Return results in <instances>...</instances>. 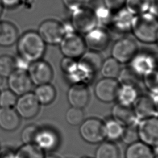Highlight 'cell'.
<instances>
[{
    "label": "cell",
    "mask_w": 158,
    "mask_h": 158,
    "mask_svg": "<svg viewBox=\"0 0 158 158\" xmlns=\"http://www.w3.org/2000/svg\"><path fill=\"white\" fill-rule=\"evenodd\" d=\"M155 72H156V74H157V77H158V65H157V68H156Z\"/></svg>",
    "instance_id": "obj_44"
},
{
    "label": "cell",
    "mask_w": 158,
    "mask_h": 158,
    "mask_svg": "<svg viewBox=\"0 0 158 158\" xmlns=\"http://www.w3.org/2000/svg\"><path fill=\"white\" fill-rule=\"evenodd\" d=\"M126 0H103L104 4L113 12L125 7Z\"/></svg>",
    "instance_id": "obj_38"
},
{
    "label": "cell",
    "mask_w": 158,
    "mask_h": 158,
    "mask_svg": "<svg viewBox=\"0 0 158 158\" xmlns=\"http://www.w3.org/2000/svg\"><path fill=\"white\" fill-rule=\"evenodd\" d=\"M112 114V118L123 127L133 125L138 122H137L138 120L131 106H125L118 102L113 107Z\"/></svg>",
    "instance_id": "obj_18"
},
{
    "label": "cell",
    "mask_w": 158,
    "mask_h": 158,
    "mask_svg": "<svg viewBox=\"0 0 158 158\" xmlns=\"http://www.w3.org/2000/svg\"><path fill=\"white\" fill-rule=\"evenodd\" d=\"M125 7L134 15L147 12L158 14V0H126Z\"/></svg>",
    "instance_id": "obj_19"
},
{
    "label": "cell",
    "mask_w": 158,
    "mask_h": 158,
    "mask_svg": "<svg viewBox=\"0 0 158 158\" xmlns=\"http://www.w3.org/2000/svg\"><path fill=\"white\" fill-rule=\"evenodd\" d=\"M78 63L83 66L92 75L100 71L103 60L99 52L89 50L79 58Z\"/></svg>",
    "instance_id": "obj_20"
},
{
    "label": "cell",
    "mask_w": 158,
    "mask_h": 158,
    "mask_svg": "<svg viewBox=\"0 0 158 158\" xmlns=\"http://www.w3.org/2000/svg\"><path fill=\"white\" fill-rule=\"evenodd\" d=\"M15 158H44V155L40 147L26 144L18 151Z\"/></svg>",
    "instance_id": "obj_32"
},
{
    "label": "cell",
    "mask_w": 158,
    "mask_h": 158,
    "mask_svg": "<svg viewBox=\"0 0 158 158\" xmlns=\"http://www.w3.org/2000/svg\"><path fill=\"white\" fill-rule=\"evenodd\" d=\"M67 122L72 126L80 125L84 120V112L82 109L71 107L65 113Z\"/></svg>",
    "instance_id": "obj_34"
},
{
    "label": "cell",
    "mask_w": 158,
    "mask_h": 158,
    "mask_svg": "<svg viewBox=\"0 0 158 158\" xmlns=\"http://www.w3.org/2000/svg\"><path fill=\"white\" fill-rule=\"evenodd\" d=\"M39 132L38 128L35 125H28L26 127L22 132L21 138L25 144H32L36 141V139Z\"/></svg>",
    "instance_id": "obj_37"
},
{
    "label": "cell",
    "mask_w": 158,
    "mask_h": 158,
    "mask_svg": "<svg viewBox=\"0 0 158 158\" xmlns=\"http://www.w3.org/2000/svg\"><path fill=\"white\" fill-rule=\"evenodd\" d=\"M118 81L120 84H128L138 88L142 77L135 73L130 67L121 69L118 76Z\"/></svg>",
    "instance_id": "obj_31"
},
{
    "label": "cell",
    "mask_w": 158,
    "mask_h": 158,
    "mask_svg": "<svg viewBox=\"0 0 158 158\" xmlns=\"http://www.w3.org/2000/svg\"><path fill=\"white\" fill-rule=\"evenodd\" d=\"M33 94L40 104L48 105L54 101L56 91L52 85L46 83L36 86Z\"/></svg>",
    "instance_id": "obj_25"
},
{
    "label": "cell",
    "mask_w": 158,
    "mask_h": 158,
    "mask_svg": "<svg viewBox=\"0 0 158 158\" xmlns=\"http://www.w3.org/2000/svg\"><path fill=\"white\" fill-rule=\"evenodd\" d=\"M79 133L81 138L88 143H102L106 138L104 123L98 118H87L80 125Z\"/></svg>",
    "instance_id": "obj_4"
},
{
    "label": "cell",
    "mask_w": 158,
    "mask_h": 158,
    "mask_svg": "<svg viewBox=\"0 0 158 158\" xmlns=\"http://www.w3.org/2000/svg\"><path fill=\"white\" fill-rule=\"evenodd\" d=\"M129 63V67L142 78L153 72L158 65L156 58L148 52H138Z\"/></svg>",
    "instance_id": "obj_9"
},
{
    "label": "cell",
    "mask_w": 158,
    "mask_h": 158,
    "mask_svg": "<svg viewBox=\"0 0 158 158\" xmlns=\"http://www.w3.org/2000/svg\"><path fill=\"white\" fill-rule=\"evenodd\" d=\"M17 99V96L9 89L0 91V107H12Z\"/></svg>",
    "instance_id": "obj_36"
},
{
    "label": "cell",
    "mask_w": 158,
    "mask_h": 158,
    "mask_svg": "<svg viewBox=\"0 0 158 158\" xmlns=\"http://www.w3.org/2000/svg\"><path fill=\"white\" fill-rule=\"evenodd\" d=\"M46 158H59V157H56L55 156H48Z\"/></svg>",
    "instance_id": "obj_43"
},
{
    "label": "cell",
    "mask_w": 158,
    "mask_h": 158,
    "mask_svg": "<svg viewBox=\"0 0 158 158\" xmlns=\"http://www.w3.org/2000/svg\"><path fill=\"white\" fill-rule=\"evenodd\" d=\"M3 8H4V6H2V3H1V1H0V16H1V14H2V12Z\"/></svg>",
    "instance_id": "obj_42"
},
{
    "label": "cell",
    "mask_w": 158,
    "mask_h": 158,
    "mask_svg": "<svg viewBox=\"0 0 158 158\" xmlns=\"http://www.w3.org/2000/svg\"><path fill=\"white\" fill-rule=\"evenodd\" d=\"M138 96V87L131 85L120 84L117 96L118 103L132 106Z\"/></svg>",
    "instance_id": "obj_24"
},
{
    "label": "cell",
    "mask_w": 158,
    "mask_h": 158,
    "mask_svg": "<svg viewBox=\"0 0 158 158\" xmlns=\"http://www.w3.org/2000/svg\"><path fill=\"white\" fill-rule=\"evenodd\" d=\"M95 158H120V149L113 141H102L96 150Z\"/></svg>",
    "instance_id": "obj_26"
},
{
    "label": "cell",
    "mask_w": 158,
    "mask_h": 158,
    "mask_svg": "<svg viewBox=\"0 0 158 158\" xmlns=\"http://www.w3.org/2000/svg\"><path fill=\"white\" fill-rule=\"evenodd\" d=\"M156 43H157L158 44V35H157V40H156Z\"/></svg>",
    "instance_id": "obj_45"
},
{
    "label": "cell",
    "mask_w": 158,
    "mask_h": 158,
    "mask_svg": "<svg viewBox=\"0 0 158 158\" xmlns=\"http://www.w3.org/2000/svg\"><path fill=\"white\" fill-rule=\"evenodd\" d=\"M155 158H158V157H155Z\"/></svg>",
    "instance_id": "obj_47"
},
{
    "label": "cell",
    "mask_w": 158,
    "mask_h": 158,
    "mask_svg": "<svg viewBox=\"0 0 158 158\" xmlns=\"http://www.w3.org/2000/svg\"><path fill=\"white\" fill-rule=\"evenodd\" d=\"M59 44L64 57L75 59L80 58L86 48L84 38L76 31L65 34Z\"/></svg>",
    "instance_id": "obj_5"
},
{
    "label": "cell",
    "mask_w": 158,
    "mask_h": 158,
    "mask_svg": "<svg viewBox=\"0 0 158 158\" xmlns=\"http://www.w3.org/2000/svg\"><path fill=\"white\" fill-rule=\"evenodd\" d=\"M65 7L70 12L84 6L85 0H62Z\"/></svg>",
    "instance_id": "obj_40"
},
{
    "label": "cell",
    "mask_w": 158,
    "mask_h": 158,
    "mask_svg": "<svg viewBox=\"0 0 158 158\" xmlns=\"http://www.w3.org/2000/svg\"><path fill=\"white\" fill-rule=\"evenodd\" d=\"M15 70L14 57L8 55L0 56V77L7 78Z\"/></svg>",
    "instance_id": "obj_33"
},
{
    "label": "cell",
    "mask_w": 158,
    "mask_h": 158,
    "mask_svg": "<svg viewBox=\"0 0 158 158\" xmlns=\"http://www.w3.org/2000/svg\"><path fill=\"white\" fill-rule=\"evenodd\" d=\"M67 99L72 107H85L89 99V92L86 85L73 84L68 91Z\"/></svg>",
    "instance_id": "obj_16"
},
{
    "label": "cell",
    "mask_w": 158,
    "mask_h": 158,
    "mask_svg": "<svg viewBox=\"0 0 158 158\" xmlns=\"http://www.w3.org/2000/svg\"><path fill=\"white\" fill-rule=\"evenodd\" d=\"M135 15L125 7L114 12L110 26L118 33H127L131 31Z\"/></svg>",
    "instance_id": "obj_17"
},
{
    "label": "cell",
    "mask_w": 158,
    "mask_h": 158,
    "mask_svg": "<svg viewBox=\"0 0 158 158\" xmlns=\"http://www.w3.org/2000/svg\"><path fill=\"white\" fill-rule=\"evenodd\" d=\"M20 124V116L12 107H0V127L6 131L15 130Z\"/></svg>",
    "instance_id": "obj_22"
},
{
    "label": "cell",
    "mask_w": 158,
    "mask_h": 158,
    "mask_svg": "<svg viewBox=\"0 0 158 158\" xmlns=\"http://www.w3.org/2000/svg\"><path fill=\"white\" fill-rule=\"evenodd\" d=\"M137 124L138 123L124 127V130L121 137V139L125 144L130 145L138 141H139Z\"/></svg>",
    "instance_id": "obj_35"
},
{
    "label": "cell",
    "mask_w": 158,
    "mask_h": 158,
    "mask_svg": "<svg viewBox=\"0 0 158 158\" xmlns=\"http://www.w3.org/2000/svg\"><path fill=\"white\" fill-rule=\"evenodd\" d=\"M18 55L33 62L41 59L46 51V43L36 31H28L17 41Z\"/></svg>",
    "instance_id": "obj_2"
},
{
    "label": "cell",
    "mask_w": 158,
    "mask_h": 158,
    "mask_svg": "<svg viewBox=\"0 0 158 158\" xmlns=\"http://www.w3.org/2000/svg\"><path fill=\"white\" fill-rule=\"evenodd\" d=\"M120 83L115 78H103L94 86L96 98L104 102H111L117 99Z\"/></svg>",
    "instance_id": "obj_13"
},
{
    "label": "cell",
    "mask_w": 158,
    "mask_h": 158,
    "mask_svg": "<svg viewBox=\"0 0 158 158\" xmlns=\"http://www.w3.org/2000/svg\"><path fill=\"white\" fill-rule=\"evenodd\" d=\"M92 9L97 19L98 24L104 26L110 25L114 12L108 9L104 3L99 4L95 8Z\"/></svg>",
    "instance_id": "obj_30"
},
{
    "label": "cell",
    "mask_w": 158,
    "mask_h": 158,
    "mask_svg": "<svg viewBox=\"0 0 158 158\" xmlns=\"http://www.w3.org/2000/svg\"><path fill=\"white\" fill-rule=\"evenodd\" d=\"M137 128L139 141L152 148L158 146V115L139 120Z\"/></svg>",
    "instance_id": "obj_6"
},
{
    "label": "cell",
    "mask_w": 158,
    "mask_h": 158,
    "mask_svg": "<svg viewBox=\"0 0 158 158\" xmlns=\"http://www.w3.org/2000/svg\"><path fill=\"white\" fill-rule=\"evenodd\" d=\"M18 39V30L14 24L7 21L0 22V46H11Z\"/></svg>",
    "instance_id": "obj_21"
},
{
    "label": "cell",
    "mask_w": 158,
    "mask_h": 158,
    "mask_svg": "<svg viewBox=\"0 0 158 158\" xmlns=\"http://www.w3.org/2000/svg\"><path fill=\"white\" fill-rule=\"evenodd\" d=\"M85 35L83 38L86 48L99 52L104 50L110 41V36L108 31L98 25Z\"/></svg>",
    "instance_id": "obj_10"
},
{
    "label": "cell",
    "mask_w": 158,
    "mask_h": 158,
    "mask_svg": "<svg viewBox=\"0 0 158 158\" xmlns=\"http://www.w3.org/2000/svg\"><path fill=\"white\" fill-rule=\"evenodd\" d=\"M33 85L49 83L53 78V70L49 63L41 59L31 63L27 71Z\"/></svg>",
    "instance_id": "obj_11"
},
{
    "label": "cell",
    "mask_w": 158,
    "mask_h": 158,
    "mask_svg": "<svg viewBox=\"0 0 158 158\" xmlns=\"http://www.w3.org/2000/svg\"><path fill=\"white\" fill-rule=\"evenodd\" d=\"M131 31L142 43H156L158 35V15L147 12L135 15Z\"/></svg>",
    "instance_id": "obj_1"
},
{
    "label": "cell",
    "mask_w": 158,
    "mask_h": 158,
    "mask_svg": "<svg viewBox=\"0 0 158 158\" xmlns=\"http://www.w3.org/2000/svg\"><path fill=\"white\" fill-rule=\"evenodd\" d=\"M0 1L4 7L11 8L17 6L19 4L20 0H0Z\"/></svg>",
    "instance_id": "obj_41"
},
{
    "label": "cell",
    "mask_w": 158,
    "mask_h": 158,
    "mask_svg": "<svg viewBox=\"0 0 158 158\" xmlns=\"http://www.w3.org/2000/svg\"><path fill=\"white\" fill-rule=\"evenodd\" d=\"M36 141L39 143L40 147L45 149H52L58 143V136L52 130L49 129L39 130Z\"/></svg>",
    "instance_id": "obj_27"
},
{
    "label": "cell",
    "mask_w": 158,
    "mask_h": 158,
    "mask_svg": "<svg viewBox=\"0 0 158 158\" xmlns=\"http://www.w3.org/2000/svg\"><path fill=\"white\" fill-rule=\"evenodd\" d=\"M138 120L158 115V110L152 98L149 96H139L133 104Z\"/></svg>",
    "instance_id": "obj_15"
},
{
    "label": "cell",
    "mask_w": 158,
    "mask_h": 158,
    "mask_svg": "<svg viewBox=\"0 0 158 158\" xmlns=\"http://www.w3.org/2000/svg\"><path fill=\"white\" fill-rule=\"evenodd\" d=\"M138 52V48L136 43L127 37L117 40L111 49L112 57L120 64L129 63Z\"/></svg>",
    "instance_id": "obj_7"
},
{
    "label": "cell",
    "mask_w": 158,
    "mask_h": 158,
    "mask_svg": "<svg viewBox=\"0 0 158 158\" xmlns=\"http://www.w3.org/2000/svg\"><path fill=\"white\" fill-rule=\"evenodd\" d=\"M40 105L33 93L28 92L19 96L14 106L20 117L28 119L38 114Z\"/></svg>",
    "instance_id": "obj_12"
},
{
    "label": "cell",
    "mask_w": 158,
    "mask_h": 158,
    "mask_svg": "<svg viewBox=\"0 0 158 158\" xmlns=\"http://www.w3.org/2000/svg\"><path fill=\"white\" fill-rule=\"evenodd\" d=\"M70 22L78 33H86L98 25L91 7L83 6L71 12Z\"/></svg>",
    "instance_id": "obj_3"
},
{
    "label": "cell",
    "mask_w": 158,
    "mask_h": 158,
    "mask_svg": "<svg viewBox=\"0 0 158 158\" xmlns=\"http://www.w3.org/2000/svg\"><path fill=\"white\" fill-rule=\"evenodd\" d=\"M37 33L46 44H59L65 35L62 23L54 19L43 21Z\"/></svg>",
    "instance_id": "obj_8"
},
{
    "label": "cell",
    "mask_w": 158,
    "mask_h": 158,
    "mask_svg": "<svg viewBox=\"0 0 158 158\" xmlns=\"http://www.w3.org/2000/svg\"><path fill=\"white\" fill-rule=\"evenodd\" d=\"M83 158H90V157H83Z\"/></svg>",
    "instance_id": "obj_46"
},
{
    "label": "cell",
    "mask_w": 158,
    "mask_h": 158,
    "mask_svg": "<svg viewBox=\"0 0 158 158\" xmlns=\"http://www.w3.org/2000/svg\"><path fill=\"white\" fill-rule=\"evenodd\" d=\"M125 158H155L153 148L141 141L128 145Z\"/></svg>",
    "instance_id": "obj_23"
},
{
    "label": "cell",
    "mask_w": 158,
    "mask_h": 158,
    "mask_svg": "<svg viewBox=\"0 0 158 158\" xmlns=\"http://www.w3.org/2000/svg\"><path fill=\"white\" fill-rule=\"evenodd\" d=\"M121 69L120 63L112 57L103 60L100 72L104 78L115 79L118 77Z\"/></svg>",
    "instance_id": "obj_28"
},
{
    "label": "cell",
    "mask_w": 158,
    "mask_h": 158,
    "mask_svg": "<svg viewBox=\"0 0 158 158\" xmlns=\"http://www.w3.org/2000/svg\"><path fill=\"white\" fill-rule=\"evenodd\" d=\"M14 59V64L15 68L16 70H23V71H28L29 67L31 62H29L27 59L18 55Z\"/></svg>",
    "instance_id": "obj_39"
},
{
    "label": "cell",
    "mask_w": 158,
    "mask_h": 158,
    "mask_svg": "<svg viewBox=\"0 0 158 158\" xmlns=\"http://www.w3.org/2000/svg\"><path fill=\"white\" fill-rule=\"evenodd\" d=\"M104 123L106 138L110 141L121 139L125 127L113 118L109 119Z\"/></svg>",
    "instance_id": "obj_29"
},
{
    "label": "cell",
    "mask_w": 158,
    "mask_h": 158,
    "mask_svg": "<svg viewBox=\"0 0 158 158\" xmlns=\"http://www.w3.org/2000/svg\"><path fill=\"white\" fill-rule=\"evenodd\" d=\"M9 89L17 96L30 92L33 83L27 71L15 70L7 77Z\"/></svg>",
    "instance_id": "obj_14"
}]
</instances>
